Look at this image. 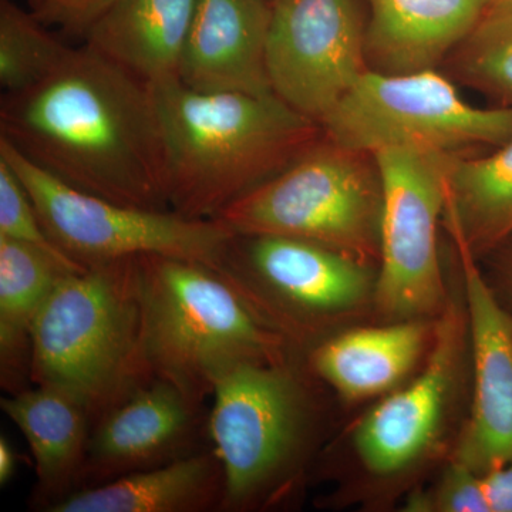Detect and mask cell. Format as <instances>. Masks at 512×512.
<instances>
[{"mask_svg": "<svg viewBox=\"0 0 512 512\" xmlns=\"http://www.w3.org/2000/svg\"><path fill=\"white\" fill-rule=\"evenodd\" d=\"M0 138L77 190L171 210L153 86L86 43L36 86L3 94Z\"/></svg>", "mask_w": 512, "mask_h": 512, "instance_id": "cell-1", "label": "cell"}, {"mask_svg": "<svg viewBox=\"0 0 512 512\" xmlns=\"http://www.w3.org/2000/svg\"><path fill=\"white\" fill-rule=\"evenodd\" d=\"M171 210L215 220L285 170L322 127L269 94L198 92L180 80L153 86Z\"/></svg>", "mask_w": 512, "mask_h": 512, "instance_id": "cell-2", "label": "cell"}, {"mask_svg": "<svg viewBox=\"0 0 512 512\" xmlns=\"http://www.w3.org/2000/svg\"><path fill=\"white\" fill-rule=\"evenodd\" d=\"M328 390L301 352L218 380L207 430L224 471L221 512L279 510L302 494L328 433Z\"/></svg>", "mask_w": 512, "mask_h": 512, "instance_id": "cell-3", "label": "cell"}, {"mask_svg": "<svg viewBox=\"0 0 512 512\" xmlns=\"http://www.w3.org/2000/svg\"><path fill=\"white\" fill-rule=\"evenodd\" d=\"M30 377L76 400L92 426L156 379L138 258L64 276L36 320Z\"/></svg>", "mask_w": 512, "mask_h": 512, "instance_id": "cell-4", "label": "cell"}, {"mask_svg": "<svg viewBox=\"0 0 512 512\" xmlns=\"http://www.w3.org/2000/svg\"><path fill=\"white\" fill-rule=\"evenodd\" d=\"M138 264L151 369L194 402L204 404L242 363L299 352L210 265L163 255L140 256Z\"/></svg>", "mask_w": 512, "mask_h": 512, "instance_id": "cell-5", "label": "cell"}, {"mask_svg": "<svg viewBox=\"0 0 512 512\" xmlns=\"http://www.w3.org/2000/svg\"><path fill=\"white\" fill-rule=\"evenodd\" d=\"M215 220L237 235L303 239L379 269L383 184L373 154L322 136Z\"/></svg>", "mask_w": 512, "mask_h": 512, "instance_id": "cell-6", "label": "cell"}, {"mask_svg": "<svg viewBox=\"0 0 512 512\" xmlns=\"http://www.w3.org/2000/svg\"><path fill=\"white\" fill-rule=\"evenodd\" d=\"M299 352L375 313L377 271L335 249L275 235H232L211 266Z\"/></svg>", "mask_w": 512, "mask_h": 512, "instance_id": "cell-7", "label": "cell"}, {"mask_svg": "<svg viewBox=\"0 0 512 512\" xmlns=\"http://www.w3.org/2000/svg\"><path fill=\"white\" fill-rule=\"evenodd\" d=\"M340 146L375 154L420 147L464 154L512 137V107L473 106L437 69L413 73L369 70L320 124Z\"/></svg>", "mask_w": 512, "mask_h": 512, "instance_id": "cell-8", "label": "cell"}, {"mask_svg": "<svg viewBox=\"0 0 512 512\" xmlns=\"http://www.w3.org/2000/svg\"><path fill=\"white\" fill-rule=\"evenodd\" d=\"M0 158L25 185L53 244L86 268L144 255L212 266L234 235L218 220H195L173 210H147L77 190L37 167L3 138Z\"/></svg>", "mask_w": 512, "mask_h": 512, "instance_id": "cell-9", "label": "cell"}, {"mask_svg": "<svg viewBox=\"0 0 512 512\" xmlns=\"http://www.w3.org/2000/svg\"><path fill=\"white\" fill-rule=\"evenodd\" d=\"M373 156L383 184L375 313L382 322L437 319L450 292L441 265L439 231L454 154L389 147Z\"/></svg>", "mask_w": 512, "mask_h": 512, "instance_id": "cell-10", "label": "cell"}, {"mask_svg": "<svg viewBox=\"0 0 512 512\" xmlns=\"http://www.w3.org/2000/svg\"><path fill=\"white\" fill-rule=\"evenodd\" d=\"M456 291L448 292L419 373L384 396L353 429L357 461L373 480H406L444 446L471 356L460 281Z\"/></svg>", "mask_w": 512, "mask_h": 512, "instance_id": "cell-11", "label": "cell"}, {"mask_svg": "<svg viewBox=\"0 0 512 512\" xmlns=\"http://www.w3.org/2000/svg\"><path fill=\"white\" fill-rule=\"evenodd\" d=\"M266 69L272 93L318 124L369 72L357 0H271Z\"/></svg>", "mask_w": 512, "mask_h": 512, "instance_id": "cell-12", "label": "cell"}, {"mask_svg": "<svg viewBox=\"0 0 512 512\" xmlns=\"http://www.w3.org/2000/svg\"><path fill=\"white\" fill-rule=\"evenodd\" d=\"M443 227L453 244L466 303L474 382L470 417L451 458L484 476L512 458V316L463 237Z\"/></svg>", "mask_w": 512, "mask_h": 512, "instance_id": "cell-13", "label": "cell"}, {"mask_svg": "<svg viewBox=\"0 0 512 512\" xmlns=\"http://www.w3.org/2000/svg\"><path fill=\"white\" fill-rule=\"evenodd\" d=\"M207 421L204 404L154 379L94 424L80 490L211 447Z\"/></svg>", "mask_w": 512, "mask_h": 512, "instance_id": "cell-14", "label": "cell"}, {"mask_svg": "<svg viewBox=\"0 0 512 512\" xmlns=\"http://www.w3.org/2000/svg\"><path fill=\"white\" fill-rule=\"evenodd\" d=\"M271 0H198L178 80L198 92L272 93Z\"/></svg>", "mask_w": 512, "mask_h": 512, "instance_id": "cell-15", "label": "cell"}, {"mask_svg": "<svg viewBox=\"0 0 512 512\" xmlns=\"http://www.w3.org/2000/svg\"><path fill=\"white\" fill-rule=\"evenodd\" d=\"M436 319L343 329L306 352L312 372L345 402L384 396L423 365Z\"/></svg>", "mask_w": 512, "mask_h": 512, "instance_id": "cell-16", "label": "cell"}, {"mask_svg": "<svg viewBox=\"0 0 512 512\" xmlns=\"http://www.w3.org/2000/svg\"><path fill=\"white\" fill-rule=\"evenodd\" d=\"M370 70L437 69L493 9L494 0H366Z\"/></svg>", "mask_w": 512, "mask_h": 512, "instance_id": "cell-17", "label": "cell"}, {"mask_svg": "<svg viewBox=\"0 0 512 512\" xmlns=\"http://www.w3.org/2000/svg\"><path fill=\"white\" fill-rule=\"evenodd\" d=\"M0 407L22 431L35 460L37 481L30 507L49 512L80 490L92 421L72 397L39 384L6 394Z\"/></svg>", "mask_w": 512, "mask_h": 512, "instance_id": "cell-18", "label": "cell"}, {"mask_svg": "<svg viewBox=\"0 0 512 512\" xmlns=\"http://www.w3.org/2000/svg\"><path fill=\"white\" fill-rule=\"evenodd\" d=\"M198 0H114L84 43L150 84L178 79Z\"/></svg>", "mask_w": 512, "mask_h": 512, "instance_id": "cell-19", "label": "cell"}, {"mask_svg": "<svg viewBox=\"0 0 512 512\" xmlns=\"http://www.w3.org/2000/svg\"><path fill=\"white\" fill-rule=\"evenodd\" d=\"M224 471L211 447L173 463L82 488L49 512H221Z\"/></svg>", "mask_w": 512, "mask_h": 512, "instance_id": "cell-20", "label": "cell"}, {"mask_svg": "<svg viewBox=\"0 0 512 512\" xmlns=\"http://www.w3.org/2000/svg\"><path fill=\"white\" fill-rule=\"evenodd\" d=\"M86 266L0 237V384L8 394L32 386L33 329L57 284Z\"/></svg>", "mask_w": 512, "mask_h": 512, "instance_id": "cell-21", "label": "cell"}, {"mask_svg": "<svg viewBox=\"0 0 512 512\" xmlns=\"http://www.w3.org/2000/svg\"><path fill=\"white\" fill-rule=\"evenodd\" d=\"M443 224L480 261L512 232V137L485 156L454 154Z\"/></svg>", "mask_w": 512, "mask_h": 512, "instance_id": "cell-22", "label": "cell"}, {"mask_svg": "<svg viewBox=\"0 0 512 512\" xmlns=\"http://www.w3.org/2000/svg\"><path fill=\"white\" fill-rule=\"evenodd\" d=\"M73 47L57 39L35 13L0 0V86L19 93L50 76Z\"/></svg>", "mask_w": 512, "mask_h": 512, "instance_id": "cell-23", "label": "cell"}, {"mask_svg": "<svg viewBox=\"0 0 512 512\" xmlns=\"http://www.w3.org/2000/svg\"><path fill=\"white\" fill-rule=\"evenodd\" d=\"M446 62L461 83L512 107V10L491 9Z\"/></svg>", "mask_w": 512, "mask_h": 512, "instance_id": "cell-24", "label": "cell"}, {"mask_svg": "<svg viewBox=\"0 0 512 512\" xmlns=\"http://www.w3.org/2000/svg\"><path fill=\"white\" fill-rule=\"evenodd\" d=\"M412 512H491L483 476L451 458L439 483L429 491H416L406 501Z\"/></svg>", "mask_w": 512, "mask_h": 512, "instance_id": "cell-25", "label": "cell"}, {"mask_svg": "<svg viewBox=\"0 0 512 512\" xmlns=\"http://www.w3.org/2000/svg\"><path fill=\"white\" fill-rule=\"evenodd\" d=\"M0 237L69 258L47 235L25 185L3 158H0Z\"/></svg>", "mask_w": 512, "mask_h": 512, "instance_id": "cell-26", "label": "cell"}, {"mask_svg": "<svg viewBox=\"0 0 512 512\" xmlns=\"http://www.w3.org/2000/svg\"><path fill=\"white\" fill-rule=\"evenodd\" d=\"M114 0H49L35 13L43 23L57 25L70 35L84 36Z\"/></svg>", "mask_w": 512, "mask_h": 512, "instance_id": "cell-27", "label": "cell"}, {"mask_svg": "<svg viewBox=\"0 0 512 512\" xmlns=\"http://www.w3.org/2000/svg\"><path fill=\"white\" fill-rule=\"evenodd\" d=\"M480 261L488 262V274L483 269L485 278L512 316V232Z\"/></svg>", "mask_w": 512, "mask_h": 512, "instance_id": "cell-28", "label": "cell"}, {"mask_svg": "<svg viewBox=\"0 0 512 512\" xmlns=\"http://www.w3.org/2000/svg\"><path fill=\"white\" fill-rule=\"evenodd\" d=\"M491 512H512V458L483 476Z\"/></svg>", "mask_w": 512, "mask_h": 512, "instance_id": "cell-29", "label": "cell"}, {"mask_svg": "<svg viewBox=\"0 0 512 512\" xmlns=\"http://www.w3.org/2000/svg\"><path fill=\"white\" fill-rule=\"evenodd\" d=\"M20 457L5 436L0 437V485L5 487L15 477Z\"/></svg>", "mask_w": 512, "mask_h": 512, "instance_id": "cell-30", "label": "cell"}, {"mask_svg": "<svg viewBox=\"0 0 512 512\" xmlns=\"http://www.w3.org/2000/svg\"><path fill=\"white\" fill-rule=\"evenodd\" d=\"M30 2V8H32L33 13L40 12L43 8H45V5L49 0H29Z\"/></svg>", "mask_w": 512, "mask_h": 512, "instance_id": "cell-31", "label": "cell"}, {"mask_svg": "<svg viewBox=\"0 0 512 512\" xmlns=\"http://www.w3.org/2000/svg\"><path fill=\"white\" fill-rule=\"evenodd\" d=\"M493 9L512 10V0H494Z\"/></svg>", "mask_w": 512, "mask_h": 512, "instance_id": "cell-32", "label": "cell"}]
</instances>
